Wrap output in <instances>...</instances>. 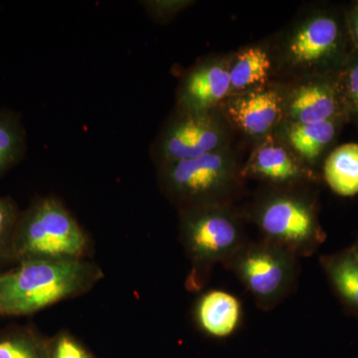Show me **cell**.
<instances>
[{"label":"cell","mask_w":358,"mask_h":358,"mask_svg":"<svg viewBox=\"0 0 358 358\" xmlns=\"http://www.w3.org/2000/svg\"><path fill=\"white\" fill-rule=\"evenodd\" d=\"M103 278L89 260H34L0 274V315L25 317L87 294Z\"/></svg>","instance_id":"obj_1"},{"label":"cell","mask_w":358,"mask_h":358,"mask_svg":"<svg viewBox=\"0 0 358 358\" xmlns=\"http://www.w3.org/2000/svg\"><path fill=\"white\" fill-rule=\"evenodd\" d=\"M91 253L88 233L57 197H40L20 212L10 262L87 260Z\"/></svg>","instance_id":"obj_2"},{"label":"cell","mask_w":358,"mask_h":358,"mask_svg":"<svg viewBox=\"0 0 358 358\" xmlns=\"http://www.w3.org/2000/svg\"><path fill=\"white\" fill-rule=\"evenodd\" d=\"M178 215L179 239L192 266L186 287L200 291L214 266H225L248 241L243 216L231 204L189 207L178 210Z\"/></svg>","instance_id":"obj_3"},{"label":"cell","mask_w":358,"mask_h":358,"mask_svg":"<svg viewBox=\"0 0 358 358\" xmlns=\"http://www.w3.org/2000/svg\"><path fill=\"white\" fill-rule=\"evenodd\" d=\"M242 167L231 147L157 166L162 192L178 209L231 204L243 187Z\"/></svg>","instance_id":"obj_4"},{"label":"cell","mask_w":358,"mask_h":358,"mask_svg":"<svg viewBox=\"0 0 358 358\" xmlns=\"http://www.w3.org/2000/svg\"><path fill=\"white\" fill-rule=\"evenodd\" d=\"M303 187H271L254 200L248 215L263 240L298 258L312 256L326 240L317 202Z\"/></svg>","instance_id":"obj_5"},{"label":"cell","mask_w":358,"mask_h":358,"mask_svg":"<svg viewBox=\"0 0 358 358\" xmlns=\"http://www.w3.org/2000/svg\"><path fill=\"white\" fill-rule=\"evenodd\" d=\"M348 41L345 20L329 11H313L294 23L278 53L282 67L298 76H329L350 57Z\"/></svg>","instance_id":"obj_6"},{"label":"cell","mask_w":358,"mask_h":358,"mask_svg":"<svg viewBox=\"0 0 358 358\" xmlns=\"http://www.w3.org/2000/svg\"><path fill=\"white\" fill-rule=\"evenodd\" d=\"M298 257L261 239L247 241L226 264L263 310L277 307L294 289L299 277Z\"/></svg>","instance_id":"obj_7"},{"label":"cell","mask_w":358,"mask_h":358,"mask_svg":"<svg viewBox=\"0 0 358 358\" xmlns=\"http://www.w3.org/2000/svg\"><path fill=\"white\" fill-rule=\"evenodd\" d=\"M231 128L220 110L174 109L150 148V157L157 167L218 152L230 147Z\"/></svg>","instance_id":"obj_8"},{"label":"cell","mask_w":358,"mask_h":358,"mask_svg":"<svg viewBox=\"0 0 358 358\" xmlns=\"http://www.w3.org/2000/svg\"><path fill=\"white\" fill-rule=\"evenodd\" d=\"M284 92L267 84L231 94L219 110L231 127L262 140L274 134L284 121Z\"/></svg>","instance_id":"obj_9"},{"label":"cell","mask_w":358,"mask_h":358,"mask_svg":"<svg viewBox=\"0 0 358 358\" xmlns=\"http://www.w3.org/2000/svg\"><path fill=\"white\" fill-rule=\"evenodd\" d=\"M244 179L253 178L271 187L306 185L315 180L310 167L277 136L272 134L259 141L242 167Z\"/></svg>","instance_id":"obj_10"},{"label":"cell","mask_w":358,"mask_h":358,"mask_svg":"<svg viewBox=\"0 0 358 358\" xmlns=\"http://www.w3.org/2000/svg\"><path fill=\"white\" fill-rule=\"evenodd\" d=\"M345 119L336 74L308 78L285 93L284 121L315 124Z\"/></svg>","instance_id":"obj_11"},{"label":"cell","mask_w":358,"mask_h":358,"mask_svg":"<svg viewBox=\"0 0 358 358\" xmlns=\"http://www.w3.org/2000/svg\"><path fill=\"white\" fill-rule=\"evenodd\" d=\"M230 59L210 58L192 66L181 78L176 109L206 112L219 110L232 94Z\"/></svg>","instance_id":"obj_12"},{"label":"cell","mask_w":358,"mask_h":358,"mask_svg":"<svg viewBox=\"0 0 358 358\" xmlns=\"http://www.w3.org/2000/svg\"><path fill=\"white\" fill-rule=\"evenodd\" d=\"M343 121L294 124L282 121L275 134L308 167L319 162L338 136Z\"/></svg>","instance_id":"obj_13"},{"label":"cell","mask_w":358,"mask_h":358,"mask_svg":"<svg viewBox=\"0 0 358 358\" xmlns=\"http://www.w3.org/2000/svg\"><path fill=\"white\" fill-rule=\"evenodd\" d=\"M200 331L215 338H225L236 331L241 322V303L236 296L220 289L202 294L193 310Z\"/></svg>","instance_id":"obj_14"},{"label":"cell","mask_w":358,"mask_h":358,"mask_svg":"<svg viewBox=\"0 0 358 358\" xmlns=\"http://www.w3.org/2000/svg\"><path fill=\"white\" fill-rule=\"evenodd\" d=\"M272 72V56L264 47H245L230 58L231 91L237 94L265 86Z\"/></svg>","instance_id":"obj_15"},{"label":"cell","mask_w":358,"mask_h":358,"mask_svg":"<svg viewBox=\"0 0 358 358\" xmlns=\"http://www.w3.org/2000/svg\"><path fill=\"white\" fill-rule=\"evenodd\" d=\"M320 263L339 300L358 317V259L352 248L320 257Z\"/></svg>","instance_id":"obj_16"},{"label":"cell","mask_w":358,"mask_h":358,"mask_svg":"<svg viewBox=\"0 0 358 358\" xmlns=\"http://www.w3.org/2000/svg\"><path fill=\"white\" fill-rule=\"evenodd\" d=\"M324 178L329 187L341 196L358 193V143L339 145L324 160Z\"/></svg>","instance_id":"obj_17"},{"label":"cell","mask_w":358,"mask_h":358,"mask_svg":"<svg viewBox=\"0 0 358 358\" xmlns=\"http://www.w3.org/2000/svg\"><path fill=\"white\" fill-rule=\"evenodd\" d=\"M49 338L32 327L0 331V358H48Z\"/></svg>","instance_id":"obj_18"},{"label":"cell","mask_w":358,"mask_h":358,"mask_svg":"<svg viewBox=\"0 0 358 358\" xmlns=\"http://www.w3.org/2000/svg\"><path fill=\"white\" fill-rule=\"evenodd\" d=\"M25 148V131L20 117L0 110V176L20 162Z\"/></svg>","instance_id":"obj_19"},{"label":"cell","mask_w":358,"mask_h":358,"mask_svg":"<svg viewBox=\"0 0 358 358\" xmlns=\"http://www.w3.org/2000/svg\"><path fill=\"white\" fill-rule=\"evenodd\" d=\"M336 79L346 119L358 122V53L350 54L343 67L336 73Z\"/></svg>","instance_id":"obj_20"},{"label":"cell","mask_w":358,"mask_h":358,"mask_svg":"<svg viewBox=\"0 0 358 358\" xmlns=\"http://www.w3.org/2000/svg\"><path fill=\"white\" fill-rule=\"evenodd\" d=\"M20 216L13 200L0 197V263L10 262L11 245Z\"/></svg>","instance_id":"obj_21"},{"label":"cell","mask_w":358,"mask_h":358,"mask_svg":"<svg viewBox=\"0 0 358 358\" xmlns=\"http://www.w3.org/2000/svg\"><path fill=\"white\" fill-rule=\"evenodd\" d=\"M48 358H96L81 339L71 331H58L49 338Z\"/></svg>","instance_id":"obj_22"},{"label":"cell","mask_w":358,"mask_h":358,"mask_svg":"<svg viewBox=\"0 0 358 358\" xmlns=\"http://www.w3.org/2000/svg\"><path fill=\"white\" fill-rule=\"evenodd\" d=\"M141 3L152 20L159 23H167L193 2L190 0H145Z\"/></svg>","instance_id":"obj_23"},{"label":"cell","mask_w":358,"mask_h":358,"mask_svg":"<svg viewBox=\"0 0 358 358\" xmlns=\"http://www.w3.org/2000/svg\"><path fill=\"white\" fill-rule=\"evenodd\" d=\"M346 28L350 42L358 53V2L353 4L345 16Z\"/></svg>","instance_id":"obj_24"},{"label":"cell","mask_w":358,"mask_h":358,"mask_svg":"<svg viewBox=\"0 0 358 358\" xmlns=\"http://www.w3.org/2000/svg\"><path fill=\"white\" fill-rule=\"evenodd\" d=\"M352 250L353 251V253H355V255L357 256V258L358 259V240L357 242H355V244L353 245L352 247Z\"/></svg>","instance_id":"obj_25"}]
</instances>
